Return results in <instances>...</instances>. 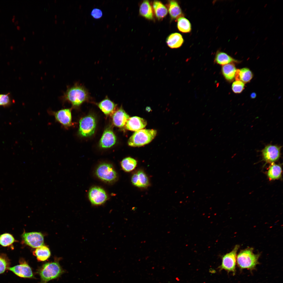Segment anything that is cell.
<instances>
[{
  "mask_svg": "<svg viewBox=\"0 0 283 283\" xmlns=\"http://www.w3.org/2000/svg\"><path fill=\"white\" fill-rule=\"evenodd\" d=\"M177 27L178 30L183 33L189 32L191 29V25L187 19L183 16L177 19Z\"/></svg>",
  "mask_w": 283,
  "mask_h": 283,
  "instance_id": "28",
  "label": "cell"
},
{
  "mask_svg": "<svg viewBox=\"0 0 283 283\" xmlns=\"http://www.w3.org/2000/svg\"><path fill=\"white\" fill-rule=\"evenodd\" d=\"M281 148V146L276 145H267L262 151L263 159L269 163L276 161L280 157Z\"/></svg>",
  "mask_w": 283,
  "mask_h": 283,
  "instance_id": "10",
  "label": "cell"
},
{
  "mask_svg": "<svg viewBox=\"0 0 283 283\" xmlns=\"http://www.w3.org/2000/svg\"><path fill=\"white\" fill-rule=\"evenodd\" d=\"M10 99L9 94H0V106H6L10 105Z\"/></svg>",
  "mask_w": 283,
  "mask_h": 283,
  "instance_id": "32",
  "label": "cell"
},
{
  "mask_svg": "<svg viewBox=\"0 0 283 283\" xmlns=\"http://www.w3.org/2000/svg\"><path fill=\"white\" fill-rule=\"evenodd\" d=\"M131 182L135 186L140 188H146L150 185L148 177L142 170H138L132 175Z\"/></svg>",
  "mask_w": 283,
  "mask_h": 283,
  "instance_id": "13",
  "label": "cell"
},
{
  "mask_svg": "<svg viewBox=\"0 0 283 283\" xmlns=\"http://www.w3.org/2000/svg\"><path fill=\"white\" fill-rule=\"evenodd\" d=\"M153 8L155 15L159 20L163 19L167 14V8L160 1H154L153 3Z\"/></svg>",
  "mask_w": 283,
  "mask_h": 283,
  "instance_id": "25",
  "label": "cell"
},
{
  "mask_svg": "<svg viewBox=\"0 0 283 283\" xmlns=\"http://www.w3.org/2000/svg\"><path fill=\"white\" fill-rule=\"evenodd\" d=\"M130 118L129 115L122 107L117 109L113 114L112 121L116 126L121 128L123 127Z\"/></svg>",
  "mask_w": 283,
  "mask_h": 283,
  "instance_id": "15",
  "label": "cell"
},
{
  "mask_svg": "<svg viewBox=\"0 0 283 283\" xmlns=\"http://www.w3.org/2000/svg\"><path fill=\"white\" fill-rule=\"evenodd\" d=\"M10 48H11V49H13V46H11L10 47Z\"/></svg>",
  "mask_w": 283,
  "mask_h": 283,
  "instance_id": "39",
  "label": "cell"
},
{
  "mask_svg": "<svg viewBox=\"0 0 283 283\" xmlns=\"http://www.w3.org/2000/svg\"><path fill=\"white\" fill-rule=\"evenodd\" d=\"M97 105L101 111L106 115L113 114L116 110L117 106L107 96L98 103Z\"/></svg>",
  "mask_w": 283,
  "mask_h": 283,
  "instance_id": "17",
  "label": "cell"
},
{
  "mask_svg": "<svg viewBox=\"0 0 283 283\" xmlns=\"http://www.w3.org/2000/svg\"><path fill=\"white\" fill-rule=\"evenodd\" d=\"M38 261H44L50 257L51 252L49 248L46 246L42 245L37 248L33 252Z\"/></svg>",
  "mask_w": 283,
  "mask_h": 283,
  "instance_id": "24",
  "label": "cell"
},
{
  "mask_svg": "<svg viewBox=\"0 0 283 283\" xmlns=\"http://www.w3.org/2000/svg\"><path fill=\"white\" fill-rule=\"evenodd\" d=\"M253 76V73L249 69L243 68L237 69L235 79L236 80H241L244 83H247L251 81Z\"/></svg>",
  "mask_w": 283,
  "mask_h": 283,
  "instance_id": "20",
  "label": "cell"
},
{
  "mask_svg": "<svg viewBox=\"0 0 283 283\" xmlns=\"http://www.w3.org/2000/svg\"><path fill=\"white\" fill-rule=\"evenodd\" d=\"M140 15L149 20L153 19V13L152 7L149 1L144 0L141 4L139 9Z\"/></svg>",
  "mask_w": 283,
  "mask_h": 283,
  "instance_id": "23",
  "label": "cell"
},
{
  "mask_svg": "<svg viewBox=\"0 0 283 283\" xmlns=\"http://www.w3.org/2000/svg\"><path fill=\"white\" fill-rule=\"evenodd\" d=\"M24 243L33 248H37L44 244V237L38 232H25L21 235Z\"/></svg>",
  "mask_w": 283,
  "mask_h": 283,
  "instance_id": "8",
  "label": "cell"
},
{
  "mask_svg": "<svg viewBox=\"0 0 283 283\" xmlns=\"http://www.w3.org/2000/svg\"><path fill=\"white\" fill-rule=\"evenodd\" d=\"M146 124V121L144 119L134 116L129 118L126 124V127L128 130L136 131L144 128Z\"/></svg>",
  "mask_w": 283,
  "mask_h": 283,
  "instance_id": "16",
  "label": "cell"
},
{
  "mask_svg": "<svg viewBox=\"0 0 283 283\" xmlns=\"http://www.w3.org/2000/svg\"><path fill=\"white\" fill-rule=\"evenodd\" d=\"M65 272L60 265L59 260L43 264L38 269L37 273L40 278V283H47L60 277Z\"/></svg>",
  "mask_w": 283,
  "mask_h": 283,
  "instance_id": "2",
  "label": "cell"
},
{
  "mask_svg": "<svg viewBox=\"0 0 283 283\" xmlns=\"http://www.w3.org/2000/svg\"><path fill=\"white\" fill-rule=\"evenodd\" d=\"M281 166L278 165L273 164L269 169L267 175L270 180H275L281 177Z\"/></svg>",
  "mask_w": 283,
  "mask_h": 283,
  "instance_id": "26",
  "label": "cell"
},
{
  "mask_svg": "<svg viewBox=\"0 0 283 283\" xmlns=\"http://www.w3.org/2000/svg\"><path fill=\"white\" fill-rule=\"evenodd\" d=\"M157 131L153 129H141L136 131L128 140L129 145L141 146L150 143L156 135Z\"/></svg>",
  "mask_w": 283,
  "mask_h": 283,
  "instance_id": "4",
  "label": "cell"
},
{
  "mask_svg": "<svg viewBox=\"0 0 283 283\" xmlns=\"http://www.w3.org/2000/svg\"><path fill=\"white\" fill-rule=\"evenodd\" d=\"M56 120L66 128L72 125L71 109H62L56 112H52Z\"/></svg>",
  "mask_w": 283,
  "mask_h": 283,
  "instance_id": "12",
  "label": "cell"
},
{
  "mask_svg": "<svg viewBox=\"0 0 283 283\" xmlns=\"http://www.w3.org/2000/svg\"><path fill=\"white\" fill-rule=\"evenodd\" d=\"M237 69L233 63H230L223 65L221 68L222 74L225 79L231 81L235 78Z\"/></svg>",
  "mask_w": 283,
  "mask_h": 283,
  "instance_id": "22",
  "label": "cell"
},
{
  "mask_svg": "<svg viewBox=\"0 0 283 283\" xmlns=\"http://www.w3.org/2000/svg\"><path fill=\"white\" fill-rule=\"evenodd\" d=\"M214 62L218 64L223 66L230 63H238L240 61L235 59L225 52L218 51L215 55Z\"/></svg>",
  "mask_w": 283,
  "mask_h": 283,
  "instance_id": "18",
  "label": "cell"
},
{
  "mask_svg": "<svg viewBox=\"0 0 283 283\" xmlns=\"http://www.w3.org/2000/svg\"><path fill=\"white\" fill-rule=\"evenodd\" d=\"M239 245H236L233 249L222 257V262L219 268L235 274L236 271L237 252L239 248Z\"/></svg>",
  "mask_w": 283,
  "mask_h": 283,
  "instance_id": "6",
  "label": "cell"
},
{
  "mask_svg": "<svg viewBox=\"0 0 283 283\" xmlns=\"http://www.w3.org/2000/svg\"><path fill=\"white\" fill-rule=\"evenodd\" d=\"M10 262L6 255L0 256V274H3L10 267Z\"/></svg>",
  "mask_w": 283,
  "mask_h": 283,
  "instance_id": "30",
  "label": "cell"
},
{
  "mask_svg": "<svg viewBox=\"0 0 283 283\" xmlns=\"http://www.w3.org/2000/svg\"><path fill=\"white\" fill-rule=\"evenodd\" d=\"M90 14L95 19H100L103 15L102 11L100 9L97 8L93 9L91 12Z\"/></svg>",
  "mask_w": 283,
  "mask_h": 283,
  "instance_id": "33",
  "label": "cell"
},
{
  "mask_svg": "<svg viewBox=\"0 0 283 283\" xmlns=\"http://www.w3.org/2000/svg\"><path fill=\"white\" fill-rule=\"evenodd\" d=\"M25 39H26V38H25V37H24V38H23V39H24V40H25Z\"/></svg>",
  "mask_w": 283,
  "mask_h": 283,
  "instance_id": "40",
  "label": "cell"
},
{
  "mask_svg": "<svg viewBox=\"0 0 283 283\" xmlns=\"http://www.w3.org/2000/svg\"><path fill=\"white\" fill-rule=\"evenodd\" d=\"M184 41L182 35L179 33H174L170 34L167 38L166 42L168 46L172 48L180 47Z\"/></svg>",
  "mask_w": 283,
  "mask_h": 283,
  "instance_id": "19",
  "label": "cell"
},
{
  "mask_svg": "<svg viewBox=\"0 0 283 283\" xmlns=\"http://www.w3.org/2000/svg\"><path fill=\"white\" fill-rule=\"evenodd\" d=\"M116 141V136L110 128H107L104 132L100 141V146L103 148H108L112 146Z\"/></svg>",
  "mask_w": 283,
  "mask_h": 283,
  "instance_id": "14",
  "label": "cell"
},
{
  "mask_svg": "<svg viewBox=\"0 0 283 283\" xmlns=\"http://www.w3.org/2000/svg\"><path fill=\"white\" fill-rule=\"evenodd\" d=\"M146 111H148L149 112V111H150L151 110V108L150 107H146Z\"/></svg>",
  "mask_w": 283,
  "mask_h": 283,
  "instance_id": "35",
  "label": "cell"
},
{
  "mask_svg": "<svg viewBox=\"0 0 283 283\" xmlns=\"http://www.w3.org/2000/svg\"><path fill=\"white\" fill-rule=\"evenodd\" d=\"M17 242L13 236L8 233H5L0 235V245L4 247L10 246Z\"/></svg>",
  "mask_w": 283,
  "mask_h": 283,
  "instance_id": "29",
  "label": "cell"
},
{
  "mask_svg": "<svg viewBox=\"0 0 283 283\" xmlns=\"http://www.w3.org/2000/svg\"><path fill=\"white\" fill-rule=\"evenodd\" d=\"M96 122L95 118L91 115L83 117L79 121V134L81 136L88 137L94 133Z\"/></svg>",
  "mask_w": 283,
  "mask_h": 283,
  "instance_id": "5",
  "label": "cell"
},
{
  "mask_svg": "<svg viewBox=\"0 0 283 283\" xmlns=\"http://www.w3.org/2000/svg\"><path fill=\"white\" fill-rule=\"evenodd\" d=\"M123 169L127 172H129L134 170L137 165V161L130 157H126L123 159L121 163Z\"/></svg>",
  "mask_w": 283,
  "mask_h": 283,
  "instance_id": "27",
  "label": "cell"
},
{
  "mask_svg": "<svg viewBox=\"0 0 283 283\" xmlns=\"http://www.w3.org/2000/svg\"><path fill=\"white\" fill-rule=\"evenodd\" d=\"M17 29L18 30H20V27L19 26H18L17 27Z\"/></svg>",
  "mask_w": 283,
  "mask_h": 283,
  "instance_id": "36",
  "label": "cell"
},
{
  "mask_svg": "<svg viewBox=\"0 0 283 283\" xmlns=\"http://www.w3.org/2000/svg\"><path fill=\"white\" fill-rule=\"evenodd\" d=\"M60 99L63 103L68 102L73 107H77L84 102L89 101L90 97L86 89L77 83L73 86H68Z\"/></svg>",
  "mask_w": 283,
  "mask_h": 283,
  "instance_id": "1",
  "label": "cell"
},
{
  "mask_svg": "<svg viewBox=\"0 0 283 283\" xmlns=\"http://www.w3.org/2000/svg\"><path fill=\"white\" fill-rule=\"evenodd\" d=\"M96 173L97 176L103 181L112 182L117 177V173L112 165L107 163H102L97 167Z\"/></svg>",
  "mask_w": 283,
  "mask_h": 283,
  "instance_id": "7",
  "label": "cell"
},
{
  "mask_svg": "<svg viewBox=\"0 0 283 283\" xmlns=\"http://www.w3.org/2000/svg\"><path fill=\"white\" fill-rule=\"evenodd\" d=\"M20 264L12 267H10L9 270L12 271L18 276L23 278L35 279L31 267L25 260H21Z\"/></svg>",
  "mask_w": 283,
  "mask_h": 283,
  "instance_id": "9",
  "label": "cell"
},
{
  "mask_svg": "<svg viewBox=\"0 0 283 283\" xmlns=\"http://www.w3.org/2000/svg\"><path fill=\"white\" fill-rule=\"evenodd\" d=\"M14 20H15V18H13L12 19V21L13 22H14Z\"/></svg>",
  "mask_w": 283,
  "mask_h": 283,
  "instance_id": "38",
  "label": "cell"
},
{
  "mask_svg": "<svg viewBox=\"0 0 283 283\" xmlns=\"http://www.w3.org/2000/svg\"><path fill=\"white\" fill-rule=\"evenodd\" d=\"M250 96L251 98L252 99H254L256 97V93L255 92H253L251 93Z\"/></svg>",
  "mask_w": 283,
  "mask_h": 283,
  "instance_id": "34",
  "label": "cell"
},
{
  "mask_svg": "<svg viewBox=\"0 0 283 283\" xmlns=\"http://www.w3.org/2000/svg\"><path fill=\"white\" fill-rule=\"evenodd\" d=\"M244 83L240 80H236L233 82L232 85L233 91L235 93L241 92L244 88Z\"/></svg>",
  "mask_w": 283,
  "mask_h": 283,
  "instance_id": "31",
  "label": "cell"
},
{
  "mask_svg": "<svg viewBox=\"0 0 283 283\" xmlns=\"http://www.w3.org/2000/svg\"><path fill=\"white\" fill-rule=\"evenodd\" d=\"M18 21H17L15 23V24L16 25V24H17L18 23Z\"/></svg>",
  "mask_w": 283,
  "mask_h": 283,
  "instance_id": "37",
  "label": "cell"
},
{
  "mask_svg": "<svg viewBox=\"0 0 283 283\" xmlns=\"http://www.w3.org/2000/svg\"><path fill=\"white\" fill-rule=\"evenodd\" d=\"M253 249L248 248L241 251L237 257L238 266L241 269H253L258 264L259 254H255Z\"/></svg>",
  "mask_w": 283,
  "mask_h": 283,
  "instance_id": "3",
  "label": "cell"
},
{
  "mask_svg": "<svg viewBox=\"0 0 283 283\" xmlns=\"http://www.w3.org/2000/svg\"><path fill=\"white\" fill-rule=\"evenodd\" d=\"M168 10L171 19H175L182 16V11L178 3L175 0L169 1Z\"/></svg>",
  "mask_w": 283,
  "mask_h": 283,
  "instance_id": "21",
  "label": "cell"
},
{
  "mask_svg": "<svg viewBox=\"0 0 283 283\" xmlns=\"http://www.w3.org/2000/svg\"><path fill=\"white\" fill-rule=\"evenodd\" d=\"M89 198L92 204L98 205L104 203L107 200V196L103 189L100 187H94L89 190Z\"/></svg>",
  "mask_w": 283,
  "mask_h": 283,
  "instance_id": "11",
  "label": "cell"
}]
</instances>
